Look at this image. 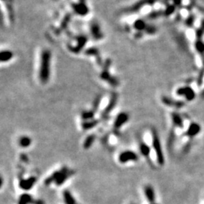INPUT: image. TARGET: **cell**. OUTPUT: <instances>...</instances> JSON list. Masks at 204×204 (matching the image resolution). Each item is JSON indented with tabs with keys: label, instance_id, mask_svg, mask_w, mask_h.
Wrapping results in <instances>:
<instances>
[{
	"label": "cell",
	"instance_id": "18",
	"mask_svg": "<svg viewBox=\"0 0 204 204\" xmlns=\"http://www.w3.org/2000/svg\"><path fill=\"white\" fill-rule=\"evenodd\" d=\"M201 130V127L198 123H193L190 125L188 130L186 132V135L188 137H194L199 133Z\"/></svg>",
	"mask_w": 204,
	"mask_h": 204
},
{
	"label": "cell",
	"instance_id": "7",
	"mask_svg": "<svg viewBox=\"0 0 204 204\" xmlns=\"http://www.w3.org/2000/svg\"><path fill=\"white\" fill-rule=\"evenodd\" d=\"M76 46H73V45H69L68 46V49L71 52L74 54H78L84 49L85 46L87 43L88 42V36L86 35H83V34H81V35L78 36L76 38Z\"/></svg>",
	"mask_w": 204,
	"mask_h": 204
},
{
	"label": "cell",
	"instance_id": "16",
	"mask_svg": "<svg viewBox=\"0 0 204 204\" xmlns=\"http://www.w3.org/2000/svg\"><path fill=\"white\" fill-rule=\"evenodd\" d=\"M148 23L147 22L146 20L142 19V18H138L136 19L133 22L132 24V27L136 32H142L144 33L145 30H146L147 27H148Z\"/></svg>",
	"mask_w": 204,
	"mask_h": 204
},
{
	"label": "cell",
	"instance_id": "11",
	"mask_svg": "<svg viewBox=\"0 0 204 204\" xmlns=\"http://www.w3.org/2000/svg\"><path fill=\"white\" fill-rule=\"evenodd\" d=\"M129 120V115L126 112H121L117 116L114 122V129L118 130L123 127Z\"/></svg>",
	"mask_w": 204,
	"mask_h": 204
},
{
	"label": "cell",
	"instance_id": "39",
	"mask_svg": "<svg viewBox=\"0 0 204 204\" xmlns=\"http://www.w3.org/2000/svg\"><path fill=\"white\" fill-rule=\"evenodd\" d=\"M132 204H134V203H132Z\"/></svg>",
	"mask_w": 204,
	"mask_h": 204
},
{
	"label": "cell",
	"instance_id": "12",
	"mask_svg": "<svg viewBox=\"0 0 204 204\" xmlns=\"http://www.w3.org/2000/svg\"><path fill=\"white\" fill-rule=\"evenodd\" d=\"M176 94L180 96H185L188 101H192L195 98V92L191 88L188 86L181 87L176 92Z\"/></svg>",
	"mask_w": 204,
	"mask_h": 204
},
{
	"label": "cell",
	"instance_id": "25",
	"mask_svg": "<svg viewBox=\"0 0 204 204\" xmlns=\"http://www.w3.org/2000/svg\"><path fill=\"white\" fill-rule=\"evenodd\" d=\"M63 196H64V200L65 204H78L69 191H64Z\"/></svg>",
	"mask_w": 204,
	"mask_h": 204
},
{
	"label": "cell",
	"instance_id": "22",
	"mask_svg": "<svg viewBox=\"0 0 204 204\" xmlns=\"http://www.w3.org/2000/svg\"><path fill=\"white\" fill-rule=\"evenodd\" d=\"M95 139H96V135L95 134H91V135H88L85 139L84 142H83V147L85 150H88L92 146V144L95 142Z\"/></svg>",
	"mask_w": 204,
	"mask_h": 204
},
{
	"label": "cell",
	"instance_id": "14",
	"mask_svg": "<svg viewBox=\"0 0 204 204\" xmlns=\"http://www.w3.org/2000/svg\"><path fill=\"white\" fill-rule=\"evenodd\" d=\"M18 204H45L43 200H35L28 194H23L19 197Z\"/></svg>",
	"mask_w": 204,
	"mask_h": 204
},
{
	"label": "cell",
	"instance_id": "35",
	"mask_svg": "<svg viewBox=\"0 0 204 204\" xmlns=\"http://www.w3.org/2000/svg\"><path fill=\"white\" fill-rule=\"evenodd\" d=\"M174 1V3L175 4V5H177L180 4L181 3V0H173Z\"/></svg>",
	"mask_w": 204,
	"mask_h": 204
},
{
	"label": "cell",
	"instance_id": "30",
	"mask_svg": "<svg viewBox=\"0 0 204 204\" xmlns=\"http://www.w3.org/2000/svg\"><path fill=\"white\" fill-rule=\"evenodd\" d=\"M101 95H98V96L95 98V101L93 102V105H92V110H93L95 112H96L98 110V107L100 106V104H101Z\"/></svg>",
	"mask_w": 204,
	"mask_h": 204
},
{
	"label": "cell",
	"instance_id": "23",
	"mask_svg": "<svg viewBox=\"0 0 204 204\" xmlns=\"http://www.w3.org/2000/svg\"><path fill=\"white\" fill-rule=\"evenodd\" d=\"M172 120L173 124L176 127L183 128V120H182V117L178 113H172Z\"/></svg>",
	"mask_w": 204,
	"mask_h": 204
},
{
	"label": "cell",
	"instance_id": "2",
	"mask_svg": "<svg viewBox=\"0 0 204 204\" xmlns=\"http://www.w3.org/2000/svg\"><path fill=\"white\" fill-rule=\"evenodd\" d=\"M73 170L70 169L67 166H63L61 169L55 171L45 180V185L49 186L55 184L57 186H61L70 177L73 175Z\"/></svg>",
	"mask_w": 204,
	"mask_h": 204
},
{
	"label": "cell",
	"instance_id": "9",
	"mask_svg": "<svg viewBox=\"0 0 204 204\" xmlns=\"http://www.w3.org/2000/svg\"><path fill=\"white\" fill-rule=\"evenodd\" d=\"M158 0H139L126 9L127 13H136L141 10L144 6L154 5Z\"/></svg>",
	"mask_w": 204,
	"mask_h": 204
},
{
	"label": "cell",
	"instance_id": "31",
	"mask_svg": "<svg viewBox=\"0 0 204 204\" xmlns=\"http://www.w3.org/2000/svg\"><path fill=\"white\" fill-rule=\"evenodd\" d=\"M175 7L174 5H167V7L166 8L164 12H164V15H166V16H169V15H172V14L175 12Z\"/></svg>",
	"mask_w": 204,
	"mask_h": 204
},
{
	"label": "cell",
	"instance_id": "29",
	"mask_svg": "<svg viewBox=\"0 0 204 204\" xmlns=\"http://www.w3.org/2000/svg\"><path fill=\"white\" fill-rule=\"evenodd\" d=\"M86 54L87 55H92V56H95L98 58L99 56V51L96 48H89L86 51Z\"/></svg>",
	"mask_w": 204,
	"mask_h": 204
},
{
	"label": "cell",
	"instance_id": "19",
	"mask_svg": "<svg viewBox=\"0 0 204 204\" xmlns=\"http://www.w3.org/2000/svg\"><path fill=\"white\" fill-rule=\"evenodd\" d=\"M14 53L9 49L2 50L0 54V61L2 63H7L13 58Z\"/></svg>",
	"mask_w": 204,
	"mask_h": 204
},
{
	"label": "cell",
	"instance_id": "5",
	"mask_svg": "<svg viewBox=\"0 0 204 204\" xmlns=\"http://www.w3.org/2000/svg\"><path fill=\"white\" fill-rule=\"evenodd\" d=\"M71 8L73 12L80 17L87 16L90 12L86 0H78L76 2H73L71 4Z\"/></svg>",
	"mask_w": 204,
	"mask_h": 204
},
{
	"label": "cell",
	"instance_id": "1",
	"mask_svg": "<svg viewBox=\"0 0 204 204\" xmlns=\"http://www.w3.org/2000/svg\"><path fill=\"white\" fill-rule=\"evenodd\" d=\"M52 58V55L51 50L46 49L42 51L40 54L39 79L42 84H46L50 80Z\"/></svg>",
	"mask_w": 204,
	"mask_h": 204
},
{
	"label": "cell",
	"instance_id": "15",
	"mask_svg": "<svg viewBox=\"0 0 204 204\" xmlns=\"http://www.w3.org/2000/svg\"><path fill=\"white\" fill-rule=\"evenodd\" d=\"M161 101L165 105L171 107L181 108V107H182L185 106V103H184L183 101H175V100H173L172 98H169V97H166V96L162 97Z\"/></svg>",
	"mask_w": 204,
	"mask_h": 204
},
{
	"label": "cell",
	"instance_id": "33",
	"mask_svg": "<svg viewBox=\"0 0 204 204\" xmlns=\"http://www.w3.org/2000/svg\"><path fill=\"white\" fill-rule=\"evenodd\" d=\"M194 17H191L190 18H188V20L187 19L186 24H188V25L190 26V25H191L193 23H194Z\"/></svg>",
	"mask_w": 204,
	"mask_h": 204
},
{
	"label": "cell",
	"instance_id": "32",
	"mask_svg": "<svg viewBox=\"0 0 204 204\" xmlns=\"http://www.w3.org/2000/svg\"><path fill=\"white\" fill-rule=\"evenodd\" d=\"M196 49H197V50L200 53H203L204 52V44L203 42H202L201 41H197V42H196Z\"/></svg>",
	"mask_w": 204,
	"mask_h": 204
},
{
	"label": "cell",
	"instance_id": "36",
	"mask_svg": "<svg viewBox=\"0 0 204 204\" xmlns=\"http://www.w3.org/2000/svg\"><path fill=\"white\" fill-rule=\"evenodd\" d=\"M202 96H203V98H204V89H203V92H202Z\"/></svg>",
	"mask_w": 204,
	"mask_h": 204
},
{
	"label": "cell",
	"instance_id": "28",
	"mask_svg": "<svg viewBox=\"0 0 204 204\" xmlns=\"http://www.w3.org/2000/svg\"><path fill=\"white\" fill-rule=\"evenodd\" d=\"M157 27H155V25H154V24H148V27H147L146 30H145V31H144V33L148 34V35H154V34H155L156 33H157Z\"/></svg>",
	"mask_w": 204,
	"mask_h": 204
},
{
	"label": "cell",
	"instance_id": "20",
	"mask_svg": "<svg viewBox=\"0 0 204 204\" xmlns=\"http://www.w3.org/2000/svg\"><path fill=\"white\" fill-rule=\"evenodd\" d=\"M139 148H140L141 154H142V156H144V157L149 161L150 154H151V148L144 141H140V144H139Z\"/></svg>",
	"mask_w": 204,
	"mask_h": 204
},
{
	"label": "cell",
	"instance_id": "21",
	"mask_svg": "<svg viewBox=\"0 0 204 204\" xmlns=\"http://www.w3.org/2000/svg\"><path fill=\"white\" fill-rule=\"evenodd\" d=\"M99 123V120H87V121H83L82 123V129L83 130H89L91 129H93L94 127L97 126Z\"/></svg>",
	"mask_w": 204,
	"mask_h": 204
},
{
	"label": "cell",
	"instance_id": "37",
	"mask_svg": "<svg viewBox=\"0 0 204 204\" xmlns=\"http://www.w3.org/2000/svg\"><path fill=\"white\" fill-rule=\"evenodd\" d=\"M150 204H157V203H150Z\"/></svg>",
	"mask_w": 204,
	"mask_h": 204
},
{
	"label": "cell",
	"instance_id": "8",
	"mask_svg": "<svg viewBox=\"0 0 204 204\" xmlns=\"http://www.w3.org/2000/svg\"><path fill=\"white\" fill-rule=\"evenodd\" d=\"M117 101H118V94L116 93V92L111 93L109 102L101 113V117L104 120H106L108 118V116L112 112L113 110L115 108Z\"/></svg>",
	"mask_w": 204,
	"mask_h": 204
},
{
	"label": "cell",
	"instance_id": "17",
	"mask_svg": "<svg viewBox=\"0 0 204 204\" xmlns=\"http://www.w3.org/2000/svg\"><path fill=\"white\" fill-rule=\"evenodd\" d=\"M144 194L146 198L149 201L150 203H154L155 201V192L154 188L151 185H146L144 188Z\"/></svg>",
	"mask_w": 204,
	"mask_h": 204
},
{
	"label": "cell",
	"instance_id": "3",
	"mask_svg": "<svg viewBox=\"0 0 204 204\" xmlns=\"http://www.w3.org/2000/svg\"><path fill=\"white\" fill-rule=\"evenodd\" d=\"M111 65V61L110 59L106 60L102 64V70L100 73V79L110 85L113 87H117L120 85V81L117 77L114 76L110 72Z\"/></svg>",
	"mask_w": 204,
	"mask_h": 204
},
{
	"label": "cell",
	"instance_id": "26",
	"mask_svg": "<svg viewBox=\"0 0 204 204\" xmlns=\"http://www.w3.org/2000/svg\"><path fill=\"white\" fill-rule=\"evenodd\" d=\"M19 145L23 148H27L30 146L32 144V140L28 136H22L19 138Z\"/></svg>",
	"mask_w": 204,
	"mask_h": 204
},
{
	"label": "cell",
	"instance_id": "24",
	"mask_svg": "<svg viewBox=\"0 0 204 204\" xmlns=\"http://www.w3.org/2000/svg\"><path fill=\"white\" fill-rule=\"evenodd\" d=\"M95 113L93 110H83L81 113V118L83 121H87V120H94V117Z\"/></svg>",
	"mask_w": 204,
	"mask_h": 204
},
{
	"label": "cell",
	"instance_id": "27",
	"mask_svg": "<svg viewBox=\"0 0 204 204\" xmlns=\"http://www.w3.org/2000/svg\"><path fill=\"white\" fill-rule=\"evenodd\" d=\"M163 15H164V12H162V11H154V12H151V13L148 14L147 18L150 20L157 19V18H160V16Z\"/></svg>",
	"mask_w": 204,
	"mask_h": 204
},
{
	"label": "cell",
	"instance_id": "10",
	"mask_svg": "<svg viewBox=\"0 0 204 204\" xmlns=\"http://www.w3.org/2000/svg\"><path fill=\"white\" fill-rule=\"evenodd\" d=\"M138 155L132 151H125L120 153L118 156V160L122 164L129 162H137L138 160Z\"/></svg>",
	"mask_w": 204,
	"mask_h": 204
},
{
	"label": "cell",
	"instance_id": "13",
	"mask_svg": "<svg viewBox=\"0 0 204 204\" xmlns=\"http://www.w3.org/2000/svg\"><path fill=\"white\" fill-rule=\"evenodd\" d=\"M37 181V178L36 176H31L28 178H22L19 182V187L24 191H29L35 185Z\"/></svg>",
	"mask_w": 204,
	"mask_h": 204
},
{
	"label": "cell",
	"instance_id": "4",
	"mask_svg": "<svg viewBox=\"0 0 204 204\" xmlns=\"http://www.w3.org/2000/svg\"><path fill=\"white\" fill-rule=\"evenodd\" d=\"M152 144L154 151H155L156 156H157V160L159 165L163 166L165 163L164 154H163V151H162L161 144H160L158 133H157V130L154 129H152Z\"/></svg>",
	"mask_w": 204,
	"mask_h": 204
},
{
	"label": "cell",
	"instance_id": "38",
	"mask_svg": "<svg viewBox=\"0 0 204 204\" xmlns=\"http://www.w3.org/2000/svg\"><path fill=\"white\" fill-rule=\"evenodd\" d=\"M54 1H57V0H54Z\"/></svg>",
	"mask_w": 204,
	"mask_h": 204
},
{
	"label": "cell",
	"instance_id": "34",
	"mask_svg": "<svg viewBox=\"0 0 204 204\" xmlns=\"http://www.w3.org/2000/svg\"><path fill=\"white\" fill-rule=\"evenodd\" d=\"M21 159L23 160V161H24V162L27 161V156H26V155H21Z\"/></svg>",
	"mask_w": 204,
	"mask_h": 204
},
{
	"label": "cell",
	"instance_id": "6",
	"mask_svg": "<svg viewBox=\"0 0 204 204\" xmlns=\"http://www.w3.org/2000/svg\"><path fill=\"white\" fill-rule=\"evenodd\" d=\"M89 32H90L92 38L95 41H100V40L103 39L104 37V34L101 26L96 21H93L90 23Z\"/></svg>",
	"mask_w": 204,
	"mask_h": 204
}]
</instances>
